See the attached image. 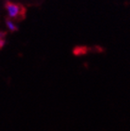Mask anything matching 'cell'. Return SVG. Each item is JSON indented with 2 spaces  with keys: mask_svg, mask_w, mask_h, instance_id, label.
<instances>
[{
  "mask_svg": "<svg viewBox=\"0 0 130 131\" xmlns=\"http://www.w3.org/2000/svg\"><path fill=\"white\" fill-rule=\"evenodd\" d=\"M5 44V39H4V34L0 33V48H2Z\"/></svg>",
  "mask_w": 130,
  "mask_h": 131,
  "instance_id": "cell-4",
  "label": "cell"
},
{
  "mask_svg": "<svg viewBox=\"0 0 130 131\" xmlns=\"http://www.w3.org/2000/svg\"><path fill=\"white\" fill-rule=\"evenodd\" d=\"M6 25H7V28L8 30L11 31V32H14V31L17 30V25H16V23L13 20H8L6 23Z\"/></svg>",
  "mask_w": 130,
  "mask_h": 131,
  "instance_id": "cell-3",
  "label": "cell"
},
{
  "mask_svg": "<svg viewBox=\"0 0 130 131\" xmlns=\"http://www.w3.org/2000/svg\"><path fill=\"white\" fill-rule=\"evenodd\" d=\"M7 12L9 18L11 19H16L21 14L23 9L20 6L15 4V3H8L7 5Z\"/></svg>",
  "mask_w": 130,
  "mask_h": 131,
  "instance_id": "cell-1",
  "label": "cell"
},
{
  "mask_svg": "<svg viewBox=\"0 0 130 131\" xmlns=\"http://www.w3.org/2000/svg\"><path fill=\"white\" fill-rule=\"evenodd\" d=\"M88 52V49L85 47H79V48H76L74 49L75 55H84V54H86Z\"/></svg>",
  "mask_w": 130,
  "mask_h": 131,
  "instance_id": "cell-2",
  "label": "cell"
}]
</instances>
